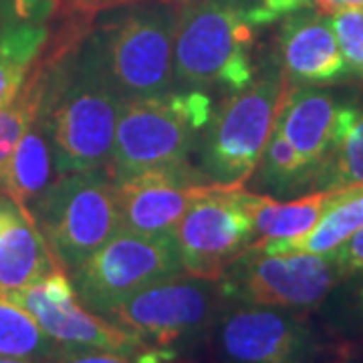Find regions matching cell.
<instances>
[{
  "label": "cell",
  "instance_id": "1",
  "mask_svg": "<svg viewBox=\"0 0 363 363\" xmlns=\"http://www.w3.org/2000/svg\"><path fill=\"white\" fill-rule=\"evenodd\" d=\"M63 59L52 65L40 107L57 174L105 169L123 99L105 75L93 37Z\"/></svg>",
  "mask_w": 363,
  "mask_h": 363
},
{
  "label": "cell",
  "instance_id": "2",
  "mask_svg": "<svg viewBox=\"0 0 363 363\" xmlns=\"http://www.w3.org/2000/svg\"><path fill=\"white\" fill-rule=\"evenodd\" d=\"M255 2L184 0L174 33V83L234 93L255 77L252 40L259 28Z\"/></svg>",
  "mask_w": 363,
  "mask_h": 363
},
{
  "label": "cell",
  "instance_id": "3",
  "mask_svg": "<svg viewBox=\"0 0 363 363\" xmlns=\"http://www.w3.org/2000/svg\"><path fill=\"white\" fill-rule=\"evenodd\" d=\"M210 117L212 99L206 91H166L123 101L107 176L117 184L147 169L190 162Z\"/></svg>",
  "mask_w": 363,
  "mask_h": 363
},
{
  "label": "cell",
  "instance_id": "4",
  "mask_svg": "<svg viewBox=\"0 0 363 363\" xmlns=\"http://www.w3.org/2000/svg\"><path fill=\"white\" fill-rule=\"evenodd\" d=\"M286 87L281 63L271 52L260 59L245 89L228 93L200 140V172L210 184L245 186L269 142Z\"/></svg>",
  "mask_w": 363,
  "mask_h": 363
},
{
  "label": "cell",
  "instance_id": "5",
  "mask_svg": "<svg viewBox=\"0 0 363 363\" xmlns=\"http://www.w3.org/2000/svg\"><path fill=\"white\" fill-rule=\"evenodd\" d=\"M28 212L67 272L75 271L121 230L116 184L105 169L59 176Z\"/></svg>",
  "mask_w": 363,
  "mask_h": 363
},
{
  "label": "cell",
  "instance_id": "6",
  "mask_svg": "<svg viewBox=\"0 0 363 363\" xmlns=\"http://www.w3.org/2000/svg\"><path fill=\"white\" fill-rule=\"evenodd\" d=\"M224 303L218 281L182 272L131 295L105 319L128 331L143 347L176 357L178 350L206 341Z\"/></svg>",
  "mask_w": 363,
  "mask_h": 363
},
{
  "label": "cell",
  "instance_id": "7",
  "mask_svg": "<svg viewBox=\"0 0 363 363\" xmlns=\"http://www.w3.org/2000/svg\"><path fill=\"white\" fill-rule=\"evenodd\" d=\"M176 18L178 9L160 2L130 11L99 35H91L105 75L123 101L172 89Z\"/></svg>",
  "mask_w": 363,
  "mask_h": 363
},
{
  "label": "cell",
  "instance_id": "8",
  "mask_svg": "<svg viewBox=\"0 0 363 363\" xmlns=\"http://www.w3.org/2000/svg\"><path fill=\"white\" fill-rule=\"evenodd\" d=\"M182 272L174 233L138 234L121 228L69 277L83 307L105 317L145 286Z\"/></svg>",
  "mask_w": 363,
  "mask_h": 363
},
{
  "label": "cell",
  "instance_id": "9",
  "mask_svg": "<svg viewBox=\"0 0 363 363\" xmlns=\"http://www.w3.org/2000/svg\"><path fill=\"white\" fill-rule=\"evenodd\" d=\"M331 255H267L248 248L218 283L226 301L307 313L317 309L343 281Z\"/></svg>",
  "mask_w": 363,
  "mask_h": 363
},
{
  "label": "cell",
  "instance_id": "10",
  "mask_svg": "<svg viewBox=\"0 0 363 363\" xmlns=\"http://www.w3.org/2000/svg\"><path fill=\"white\" fill-rule=\"evenodd\" d=\"M252 192L242 184H210L174 228L182 269L190 277L218 281L255 242Z\"/></svg>",
  "mask_w": 363,
  "mask_h": 363
},
{
  "label": "cell",
  "instance_id": "11",
  "mask_svg": "<svg viewBox=\"0 0 363 363\" xmlns=\"http://www.w3.org/2000/svg\"><path fill=\"white\" fill-rule=\"evenodd\" d=\"M206 343L214 363H315L321 351L303 313L230 301L214 319Z\"/></svg>",
  "mask_w": 363,
  "mask_h": 363
},
{
  "label": "cell",
  "instance_id": "12",
  "mask_svg": "<svg viewBox=\"0 0 363 363\" xmlns=\"http://www.w3.org/2000/svg\"><path fill=\"white\" fill-rule=\"evenodd\" d=\"M2 297L23 307L40 329L69 350H145L138 339L121 327L89 311L79 301L73 281L65 269H57L35 285L0 291Z\"/></svg>",
  "mask_w": 363,
  "mask_h": 363
},
{
  "label": "cell",
  "instance_id": "13",
  "mask_svg": "<svg viewBox=\"0 0 363 363\" xmlns=\"http://www.w3.org/2000/svg\"><path fill=\"white\" fill-rule=\"evenodd\" d=\"M208 186L204 174L190 162L147 169L117 182L121 228L138 234L174 233L186 210Z\"/></svg>",
  "mask_w": 363,
  "mask_h": 363
},
{
  "label": "cell",
  "instance_id": "14",
  "mask_svg": "<svg viewBox=\"0 0 363 363\" xmlns=\"http://www.w3.org/2000/svg\"><path fill=\"white\" fill-rule=\"evenodd\" d=\"M355 116L357 109L337 105L329 91L313 85H289L274 125L319 174Z\"/></svg>",
  "mask_w": 363,
  "mask_h": 363
},
{
  "label": "cell",
  "instance_id": "15",
  "mask_svg": "<svg viewBox=\"0 0 363 363\" xmlns=\"http://www.w3.org/2000/svg\"><path fill=\"white\" fill-rule=\"evenodd\" d=\"M274 55L289 85H327L350 75L331 16L317 11H298L283 18Z\"/></svg>",
  "mask_w": 363,
  "mask_h": 363
},
{
  "label": "cell",
  "instance_id": "16",
  "mask_svg": "<svg viewBox=\"0 0 363 363\" xmlns=\"http://www.w3.org/2000/svg\"><path fill=\"white\" fill-rule=\"evenodd\" d=\"M57 269L63 267L33 214L16 204L0 230V291L35 285Z\"/></svg>",
  "mask_w": 363,
  "mask_h": 363
},
{
  "label": "cell",
  "instance_id": "17",
  "mask_svg": "<svg viewBox=\"0 0 363 363\" xmlns=\"http://www.w3.org/2000/svg\"><path fill=\"white\" fill-rule=\"evenodd\" d=\"M363 228V182L329 194L323 216L307 234L285 240H269L250 247L267 255H331L351 234Z\"/></svg>",
  "mask_w": 363,
  "mask_h": 363
},
{
  "label": "cell",
  "instance_id": "18",
  "mask_svg": "<svg viewBox=\"0 0 363 363\" xmlns=\"http://www.w3.org/2000/svg\"><path fill=\"white\" fill-rule=\"evenodd\" d=\"M55 172L57 166L51 138L47 123L39 113L16 143L13 156L0 176V190L13 198L18 206L28 210V206L57 180Z\"/></svg>",
  "mask_w": 363,
  "mask_h": 363
},
{
  "label": "cell",
  "instance_id": "19",
  "mask_svg": "<svg viewBox=\"0 0 363 363\" xmlns=\"http://www.w3.org/2000/svg\"><path fill=\"white\" fill-rule=\"evenodd\" d=\"M317 169L291 145L283 131L272 125L269 142L252 172L250 192L267 196H298L311 192Z\"/></svg>",
  "mask_w": 363,
  "mask_h": 363
},
{
  "label": "cell",
  "instance_id": "20",
  "mask_svg": "<svg viewBox=\"0 0 363 363\" xmlns=\"http://www.w3.org/2000/svg\"><path fill=\"white\" fill-rule=\"evenodd\" d=\"M329 194L319 190L289 202H277L272 196L252 192L250 214L255 220V242L250 247L307 234L323 216Z\"/></svg>",
  "mask_w": 363,
  "mask_h": 363
},
{
  "label": "cell",
  "instance_id": "21",
  "mask_svg": "<svg viewBox=\"0 0 363 363\" xmlns=\"http://www.w3.org/2000/svg\"><path fill=\"white\" fill-rule=\"evenodd\" d=\"M55 63H59V59L52 57L49 49H45L43 59L39 57L33 71L28 73L25 85L18 91V95L11 104L0 107V176L13 156L18 140L25 135V131L40 113L47 85H49V75Z\"/></svg>",
  "mask_w": 363,
  "mask_h": 363
},
{
  "label": "cell",
  "instance_id": "22",
  "mask_svg": "<svg viewBox=\"0 0 363 363\" xmlns=\"http://www.w3.org/2000/svg\"><path fill=\"white\" fill-rule=\"evenodd\" d=\"M59 350V343L23 307L0 295V357L51 363Z\"/></svg>",
  "mask_w": 363,
  "mask_h": 363
},
{
  "label": "cell",
  "instance_id": "23",
  "mask_svg": "<svg viewBox=\"0 0 363 363\" xmlns=\"http://www.w3.org/2000/svg\"><path fill=\"white\" fill-rule=\"evenodd\" d=\"M45 45L47 35L39 26H18L0 35V107L18 95Z\"/></svg>",
  "mask_w": 363,
  "mask_h": 363
},
{
  "label": "cell",
  "instance_id": "24",
  "mask_svg": "<svg viewBox=\"0 0 363 363\" xmlns=\"http://www.w3.org/2000/svg\"><path fill=\"white\" fill-rule=\"evenodd\" d=\"M359 182H363V111H357L335 152L315 176L311 192H335Z\"/></svg>",
  "mask_w": 363,
  "mask_h": 363
},
{
  "label": "cell",
  "instance_id": "25",
  "mask_svg": "<svg viewBox=\"0 0 363 363\" xmlns=\"http://www.w3.org/2000/svg\"><path fill=\"white\" fill-rule=\"evenodd\" d=\"M331 26L350 73L363 79V9L331 14Z\"/></svg>",
  "mask_w": 363,
  "mask_h": 363
},
{
  "label": "cell",
  "instance_id": "26",
  "mask_svg": "<svg viewBox=\"0 0 363 363\" xmlns=\"http://www.w3.org/2000/svg\"><path fill=\"white\" fill-rule=\"evenodd\" d=\"M172 355L157 350L109 351V350H69L61 347L51 363H169Z\"/></svg>",
  "mask_w": 363,
  "mask_h": 363
},
{
  "label": "cell",
  "instance_id": "27",
  "mask_svg": "<svg viewBox=\"0 0 363 363\" xmlns=\"http://www.w3.org/2000/svg\"><path fill=\"white\" fill-rule=\"evenodd\" d=\"M333 257L345 279L363 272V228L351 234L337 250H333Z\"/></svg>",
  "mask_w": 363,
  "mask_h": 363
},
{
  "label": "cell",
  "instance_id": "28",
  "mask_svg": "<svg viewBox=\"0 0 363 363\" xmlns=\"http://www.w3.org/2000/svg\"><path fill=\"white\" fill-rule=\"evenodd\" d=\"M133 2H143V0H61V9L67 16L91 21L101 11H109L116 6H123V4H133Z\"/></svg>",
  "mask_w": 363,
  "mask_h": 363
},
{
  "label": "cell",
  "instance_id": "29",
  "mask_svg": "<svg viewBox=\"0 0 363 363\" xmlns=\"http://www.w3.org/2000/svg\"><path fill=\"white\" fill-rule=\"evenodd\" d=\"M301 2L305 11H317L327 16L345 9H363V0H301Z\"/></svg>",
  "mask_w": 363,
  "mask_h": 363
},
{
  "label": "cell",
  "instance_id": "30",
  "mask_svg": "<svg viewBox=\"0 0 363 363\" xmlns=\"http://www.w3.org/2000/svg\"><path fill=\"white\" fill-rule=\"evenodd\" d=\"M14 206H16V202H14L13 198H9V196L0 190V230H2V226H4L6 218L11 216V212L14 210Z\"/></svg>",
  "mask_w": 363,
  "mask_h": 363
},
{
  "label": "cell",
  "instance_id": "31",
  "mask_svg": "<svg viewBox=\"0 0 363 363\" xmlns=\"http://www.w3.org/2000/svg\"><path fill=\"white\" fill-rule=\"evenodd\" d=\"M0 363H33L25 359H13V357H0Z\"/></svg>",
  "mask_w": 363,
  "mask_h": 363
},
{
  "label": "cell",
  "instance_id": "32",
  "mask_svg": "<svg viewBox=\"0 0 363 363\" xmlns=\"http://www.w3.org/2000/svg\"><path fill=\"white\" fill-rule=\"evenodd\" d=\"M30 2H35V0H16V4H18L21 9H26V6H28Z\"/></svg>",
  "mask_w": 363,
  "mask_h": 363
},
{
  "label": "cell",
  "instance_id": "33",
  "mask_svg": "<svg viewBox=\"0 0 363 363\" xmlns=\"http://www.w3.org/2000/svg\"><path fill=\"white\" fill-rule=\"evenodd\" d=\"M357 301H359V309H362V315H363V286L359 289V293H357Z\"/></svg>",
  "mask_w": 363,
  "mask_h": 363
}]
</instances>
